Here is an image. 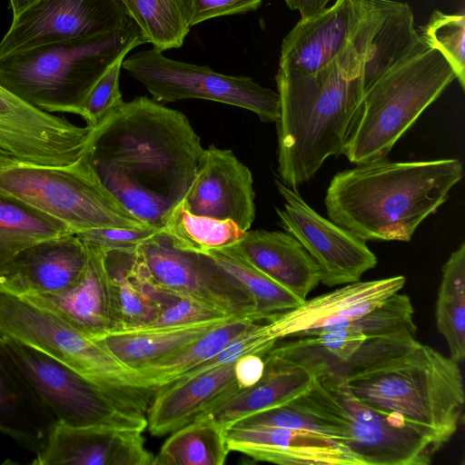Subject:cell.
Returning a JSON list of instances; mask_svg holds the SVG:
<instances>
[{"label":"cell","instance_id":"20","mask_svg":"<svg viewBox=\"0 0 465 465\" xmlns=\"http://www.w3.org/2000/svg\"><path fill=\"white\" fill-rule=\"evenodd\" d=\"M230 451L280 465H360L335 440L315 431L265 425L224 428Z\"/></svg>","mask_w":465,"mask_h":465},{"label":"cell","instance_id":"15","mask_svg":"<svg viewBox=\"0 0 465 465\" xmlns=\"http://www.w3.org/2000/svg\"><path fill=\"white\" fill-rule=\"evenodd\" d=\"M130 19L120 0H37L13 18L0 42V58L40 45L106 34Z\"/></svg>","mask_w":465,"mask_h":465},{"label":"cell","instance_id":"23","mask_svg":"<svg viewBox=\"0 0 465 465\" xmlns=\"http://www.w3.org/2000/svg\"><path fill=\"white\" fill-rule=\"evenodd\" d=\"M351 30L347 0L301 18L282 40L279 69L313 74L330 63L345 46Z\"/></svg>","mask_w":465,"mask_h":465},{"label":"cell","instance_id":"43","mask_svg":"<svg viewBox=\"0 0 465 465\" xmlns=\"http://www.w3.org/2000/svg\"><path fill=\"white\" fill-rule=\"evenodd\" d=\"M265 361L262 355L250 353L233 362L234 378L241 390L255 385L263 376Z\"/></svg>","mask_w":465,"mask_h":465},{"label":"cell","instance_id":"39","mask_svg":"<svg viewBox=\"0 0 465 465\" xmlns=\"http://www.w3.org/2000/svg\"><path fill=\"white\" fill-rule=\"evenodd\" d=\"M227 316L232 315L224 314L190 298L162 290L158 314L141 329L181 326Z\"/></svg>","mask_w":465,"mask_h":465},{"label":"cell","instance_id":"31","mask_svg":"<svg viewBox=\"0 0 465 465\" xmlns=\"http://www.w3.org/2000/svg\"><path fill=\"white\" fill-rule=\"evenodd\" d=\"M229 452L224 428L203 415L173 431L153 465H223Z\"/></svg>","mask_w":465,"mask_h":465},{"label":"cell","instance_id":"34","mask_svg":"<svg viewBox=\"0 0 465 465\" xmlns=\"http://www.w3.org/2000/svg\"><path fill=\"white\" fill-rule=\"evenodd\" d=\"M69 233L62 222L0 193V268L28 246Z\"/></svg>","mask_w":465,"mask_h":465},{"label":"cell","instance_id":"2","mask_svg":"<svg viewBox=\"0 0 465 465\" xmlns=\"http://www.w3.org/2000/svg\"><path fill=\"white\" fill-rule=\"evenodd\" d=\"M460 363L416 338V330L366 339L336 369L350 391L440 445L457 431L465 402Z\"/></svg>","mask_w":465,"mask_h":465},{"label":"cell","instance_id":"10","mask_svg":"<svg viewBox=\"0 0 465 465\" xmlns=\"http://www.w3.org/2000/svg\"><path fill=\"white\" fill-rule=\"evenodd\" d=\"M2 336L11 358L57 421L74 427L147 428L145 412L51 356Z\"/></svg>","mask_w":465,"mask_h":465},{"label":"cell","instance_id":"41","mask_svg":"<svg viewBox=\"0 0 465 465\" xmlns=\"http://www.w3.org/2000/svg\"><path fill=\"white\" fill-rule=\"evenodd\" d=\"M161 231L152 226L115 227L91 230L76 234L87 248L104 252L136 248Z\"/></svg>","mask_w":465,"mask_h":465},{"label":"cell","instance_id":"18","mask_svg":"<svg viewBox=\"0 0 465 465\" xmlns=\"http://www.w3.org/2000/svg\"><path fill=\"white\" fill-rule=\"evenodd\" d=\"M88 260L76 233L38 242L0 268V290L20 297L60 292L80 279Z\"/></svg>","mask_w":465,"mask_h":465},{"label":"cell","instance_id":"35","mask_svg":"<svg viewBox=\"0 0 465 465\" xmlns=\"http://www.w3.org/2000/svg\"><path fill=\"white\" fill-rule=\"evenodd\" d=\"M144 43L164 51L182 46L191 28L190 0H120Z\"/></svg>","mask_w":465,"mask_h":465},{"label":"cell","instance_id":"26","mask_svg":"<svg viewBox=\"0 0 465 465\" xmlns=\"http://www.w3.org/2000/svg\"><path fill=\"white\" fill-rule=\"evenodd\" d=\"M87 250L89 260L85 271L72 286L56 293L23 298L55 314L84 335L94 339L110 331L111 306L100 253L89 248Z\"/></svg>","mask_w":465,"mask_h":465},{"label":"cell","instance_id":"40","mask_svg":"<svg viewBox=\"0 0 465 465\" xmlns=\"http://www.w3.org/2000/svg\"><path fill=\"white\" fill-rule=\"evenodd\" d=\"M127 54H123L118 57L90 91L81 115L86 125L96 126L124 103L119 79L122 64Z\"/></svg>","mask_w":465,"mask_h":465},{"label":"cell","instance_id":"14","mask_svg":"<svg viewBox=\"0 0 465 465\" xmlns=\"http://www.w3.org/2000/svg\"><path fill=\"white\" fill-rule=\"evenodd\" d=\"M93 127L39 110L0 84V156L65 165L85 152Z\"/></svg>","mask_w":465,"mask_h":465},{"label":"cell","instance_id":"25","mask_svg":"<svg viewBox=\"0 0 465 465\" xmlns=\"http://www.w3.org/2000/svg\"><path fill=\"white\" fill-rule=\"evenodd\" d=\"M234 246L253 266L302 301L321 282L317 264L288 232L248 230Z\"/></svg>","mask_w":465,"mask_h":465},{"label":"cell","instance_id":"33","mask_svg":"<svg viewBox=\"0 0 465 465\" xmlns=\"http://www.w3.org/2000/svg\"><path fill=\"white\" fill-rule=\"evenodd\" d=\"M436 326L444 337L450 357L458 363L465 357V243L442 267L435 304Z\"/></svg>","mask_w":465,"mask_h":465},{"label":"cell","instance_id":"1","mask_svg":"<svg viewBox=\"0 0 465 465\" xmlns=\"http://www.w3.org/2000/svg\"><path fill=\"white\" fill-rule=\"evenodd\" d=\"M203 149L183 113L141 96L124 102L93 127L85 155L119 203L162 230L183 198Z\"/></svg>","mask_w":465,"mask_h":465},{"label":"cell","instance_id":"30","mask_svg":"<svg viewBox=\"0 0 465 465\" xmlns=\"http://www.w3.org/2000/svg\"><path fill=\"white\" fill-rule=\"evenodd\" d=\"M366 339L365 335L350 328L317 331L278 341L264 355L294 363L338 369Z\"/></svg>","mask_w":465,"mask_h":465},{"label":"cell","instance_id":"16","mask_svg":"<svg viewBox=\"0 0 465 465\" xmlns=\"http://www.w3.org/2000/svg\"><path fill=\"white\" fill-rule=\"evenodd\" d=\"M405 282L404 276L397 275L344 284L258 322L253 328L255 337L262 346L272 348L285 338L351 322L400 292Z\"/></svg>","mask_w":465,"mask_h":465},{"label":"cell","instance_id":"29","mask_svg":"<svg viewBox=\"0 0 465 465\" xmlns=\"http://www.w3.org/2000/svg\"><path fill=\"white\" fill-rule=\"evenodd\" d=\"M268 317L261 313L234 316L181 351L137 371L158 389L212 360L252 323Z\"/></svg>","mask_w":465,"mask_h":465},{"label":"cell","instance_id":"27","mask_svg":"<svg viewBox=\"0 0 465 465\" xmlns=\"http://www.w3.org/2000/svg\"><path fill=\"white\" fill-rule=\"evenodd\" d=\"M265 371L253 386L240 390L205 415L223 428L249 415L285 404L305 392L324 366L294 363L263 355Z\"/></svg>","mask_w":465,"mask_h":465},{"label":"cell","instance_id":"32","mask_svg":"<svg viewBox=\"0 0 465 465\" xmlns=\"http://www.w3.org/2000/svg\"><path fill=\"white\" fill-rule=\"evenodd\" d=\"M162 232L174 248L204 255L237 244L245 234L232 220L192 213L183 199L167 215Z\"/></svg>","mask_w":465,"mask_h":465},{"label":"cell","instance_id":"9","mask_svg":"<svg viewBox=\"0 0 465 465\" xmlns=\"http://www.w3.org/2000/svg\"><path fill=\"white\" fill-rule=\"evenodd\" d=\"M0 334L63 362L94 383L147 412L156 389L93 339L28 300L0 290Z\"/></svg>","mask_w":465,"mask_h":465},{"label":"cell","instance_id":"17","mask_svg":"<svg viewBox=\"0 0 465 465\" xmlns=\"http://www.w3.org/2000/svg\"><path fill=\"white\" fill-rule=\"evenodd\" d=\"M250 169L232 151L210 145L203 149L183 198L192 213L232 220L248 231L255 218V193Z\"/></svg>","mask_w":465,"mask_h":465},{"label":"cell","instance_id":"22","mask_svg":"<svg viewBox=\"0 0 465 465\" xmlns=\"http://www.w3.org/2000/svg\"><path fill=\"white\" fill-rule=\"evenodd\" d=\"M96 252L100 253L109 290V332L144 327L161 309L162 290L152 282L139 246Z\"/></svg>","mask_w":465,"mask_h":465},{"label":"cell","instance_id":"45","mask_svg":"<svg viewBox=\"0 0 465 465\" xmlns=\"http://www.w3.org/2000/svg\"><path fill=\"white\" fill-rule=\"evenodd\" d=\"M36 1L37 0H9L13 12V18L18 16L23 11Z\"/></svg>","mask_w":465,"mask_h":465},{"label":"cell","instance_id":"3","mask_svg":"<svg viewBox=\"0 0 465 465\" xmlns=\"http://www.w3.org/2000/svg\"><path fill=\"white\" fill-rule=\"evenodd\" d=\"M366 51L354 34L341 51L313 74L278 69V173L297 190L330 156L343 153L359 112Z\"/></svg>","mask_w":465,"mask_h":465},{"label":"cell","instance_id":"5","mask_svg":"<svg viewBox=\"0 0 465 465\" xmlns=\"http://www.w3.org/2000/svg\"><path fill=\"white\" fill-rule=\"evenodd\" d=\"M144 44L135 23L93 37L53 43L0 58V84L46 113L82 115L96 82L121 55Z\"/></svg>","mask_w":465,"mask_h":465},{"label":"cell","instance_id":"37","mask_svg":"<svg viewBox=\"0 0 465 465\" xmlns=\"http://www.w3.org/2000/svg\"><path fill=\"white\" fill-rule=\"evenodd\" d=\"M429 48L437 50L465 89V15L433 11L420 35Z\"/></svg>","mask_w":465,"mask_h":465},{"label":"cell","instance_id":"36","mask_svg":"<svg viewBox=\"0 0 465 465\" xmlns=\"http://www.w3.org/2000/svg\"><path fill=\"white\" fill-rule=\"evenodd\" d=\"M250 294L259 313L271 316L300 305L303 301L248 262L234 245L207 254Z\"/></svg>","mask_w":465,"mask_h":465},{"label":"cell","instance_id":"19","mask_svg":"<svg viewBox=\"0 0 465 465\" xmlns=\"http://www.w3.org/2000/svg\"><path fill=\"white\" fill-rule=\"evenodd\" d=\"M143 431L56 421L34 465H153Z\"/></svg>","mask_w":465,"mask_h":465},{"label":"cell","instance_id":"44","mask_svg":"<svg viewBox=\"0 0 465 465\" xmlns=\"http://www.w3.org/2000/svg\"><path fill=\"white\" fill-rule=\"evenodd\" d=\"M292 10L300 12L301 18H309L323 10L330 0H283Z\"/></svg>","mask_w":465,"mask_h":465},{"label":"cell","instance_id":"7","mask_svg":"<svg viewBox=\"0 0 465 465\" xmlns=\"http://www.w3.org/2000/svg\"><path fill=\"white\" fill-rule=\"evenodd\" d=\"M293 401L322 419L330 438L360 465H428L442 447L421 430L363 403L336 369L319 371Z\"/></svg>","mask_w":465,"mask_h":465},{"label":"cell","instance_id":"12","mask_svg":"<svg viewBox=\"0 0 465 465\" xmlns=\"http://www.w3.org/2000/svg\"><path fill=\"white\" fill-rule=\"evenodd\" d=\"M139 249L156 287L227 315L259 313L250 294L213 259L174 248L162 231Z\"/></svg>","mask_w":465,"mask_h":465},{"label":"cell","instance_id":"24","mask_svg":"<svg viewBox=\"0 0 465 465\" xmlns=\"http://www.w3.org/2000/svg\"><path fill=\"white\" fill-rule=\"evenodd\" d=\"M56 421L11 358L0 334V431L36 454Z\"/></svg>","mask_w":465,"mask_h":465},{"label":"cell","instance_id":"38","mask_svg":"<svg viewBox=\"0 0 465 465\" xmlns=\"http://www.w3.org/2000/svg\"><path fill=\"white\" fill-rule=\"evenodd\" d=\"M350 328L367 339L381 337L403 330H416L414 309L406 294L394 293L381 304L351 322L340 323L325 331Z\"/></svg>","mask_w":465,"mask_h":465},{"label":"cell","instance_id":"13","mask_svg":"<svg viewBox=\"0 0 465 465\" xmlns=\"http://www.w3.org/2000/svg\"><path fill=\"white\" fill-rule=\"evenodd\" d=\"M275 184L285 201L282 210L276 208L280 224L315 262L322 283L332 287L355 282L376 266L377 257L365 240L320 215L297 190L278 179Z\"/></svg>","mask_w":465,"mask_h":465},{"label":"cell","instance_id":"11","mask_svg":"<svg viewBox=\"0 0 465 465\" xmlns=\"http://www.w3.org/2000/svg\"><path fill=\"white\" fill-rule=\"evenodd\" d=\"M122 67L158 103L204 99L246 109L265 123L276 122L279 117L278 94L248 76L224 74L207 65L176 61L154 48L125 57Z\"/></svg>","mask_w":465,"mask_h":465},{"label":"cell","instance_id":"6","mask_svg":"<svg viewBox=\"0 0 465 465\" xmlns=\"http://www.w3.org/2000/svg\"><path fill=\"white\" fill-rule=\"evenodd\" d=\"M454 79L444 57L428 46L394 64L365 89L342 154L356 165L385 158Z\"/></svg>","mask_w":465,"mask_h":465},{"label":"cell","instance_id":"28","mask_svg":"<svg viewBox=\"0 0 465 465\" xmlns=\"http://www.w3.org/2000/svg\"><path fill=\"white\" fill-rule=\"evenodd\" d=\"M234 316L181 326L112 331L93 340L126 367L139 370L181 351Z\"/></svg>","mask_w":465,"mask_h":465},{"label":"cell","instance_id":"8","mask_svg":"<svg viewBox=\"0 0 465 465\" xmlns=\"http://www.w3.org/2000/svg\"><path fill=\"white\" fill-rule=\"evenodd\" d=\"M0 193L62 222L74 233L150 226L102 186L85 152L65 165L36 164L0 156Z\"/></svg>","mask_w":465,"mask_h":465},{"label":"cell","instance_id":"42","mask_svg":"<svg viewBox=\"0 0 465 465\" xmlns=\"http://www.w3.org/2000/svg\"><path fill=\"white\" fill-rule=\"evenodd\" d=\"M262 0H190V26L219 16L256 10Z\"/></svg>","mask_w":465,"mask_h":465},{"label":"cell","instance_id":"4","mask_svg":"<svg viewBox=\"0 0 465 465\" xmlns=\"http://www.w3.org/2000/svg\"><path fill=\"white\" fill-rule=\"evenodd\" d=\"M459 159L391 162L385 158L336 173L324 203L336 224L365 241L409 242L462 178Z\"/></svg>","mask_w":465,"mask_h":465},{"label":"cell","instance_id":"21","mask_svg":"<svg viewBox=\"0 0 465 465\" xmlns=\"http://www.w3.org/2000/svg\"><path fill=\"white\" fill-rule=\"evenodd\" d=\"M241 389L233 363L179 377L159 387L146 412L147 429L162 436L207 414Z\"/></svg>","mask_w":465,"mask_h":465}]
</instances>
